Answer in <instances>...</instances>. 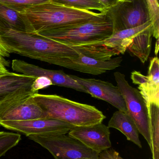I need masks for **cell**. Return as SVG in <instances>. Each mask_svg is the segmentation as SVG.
Masks as SVG:
<instances>
[{
    "label": "cell",
    "instance_id": "obj_1",
    "mask_svg": "<svg viewBox=\"0 0 159 159\" xmlns=\"http://www.w3.org/2000/svg\"><path fill=\"white\" fill-rule=\"evenodd\" d=\"M0 34L10 54L56 65L62 59L78 57V53L71 47L37 34L2 29Z\"/></svg>",
    "mask_w": 159,
    "mask_h": 159
},
{
    "label": "cell",
    "instance_id": "obj_2",
    "mask_svg": "<svg viewBox=\"0 0 159 159\" xmlns=\"http://www.w3.org/2000/svg\"><path fill=\"white\" fill-rule=\"evenodd\" d=\"M21 13L30 20L35 33L98 20L106 15V12H95L51 1L29 7Z\"/></svg>",
    "mask_w": 159,
    "mask_h": 159
},
{
    "label": "cell",
    "instance_id": "obj_3",
    "mask_svg": "<svg viewBox=\"0 0 159 159\" xmlns=\"http://www.w3.org/2000/svg\"><path fill=\"white\" fill-rule=\"evenodd\" d=\"M35 101L44 110L46 118L58 120L73 127L102 123L106 118L95 107L71 101L56 94H33Z\"/></svg>",
    "mask_w": 159,
    "mask_h": 159
},
{
    "label": "cell",
    "instance_id": "obj_4",
    "mask_svg": "<svg viewBox=\"0 0 159 159\" xmlns=\"http://www.w3.org/2000/svg\"><path fill=\"white\" fill-rule=\"evenodd\" d=\"M113 33V23L106 14L104 18L98 20L36 34L72 47L100 42Z\"/></svg>",
    "mask_w": 159,
    "mask_h": 159
},
{
    "label": "cell",
    "instance_id": "obj_5",
    "mask_svg": "<svg viewBox=\"0 0 159 159\" xmlns=\"http://www.w3.org/2000/svg\"><path fill=\"white\" fill-rule=\"evenodd\" d=\"M152 26L151 21L132 29L114 33L105 40L75 46L73 48L78 53L99 61L109 60L114 56L124 54L138 34Z\"/></svg>",
    "mask_w": 159,
    "mask_h": 159
},
{
    "label": "cell",
    "instance_id": "obj_6",
    "mask_svg": "<svg viewBox=\"0 0 159 159\" xmlns=\"http://www.w3.org/2000/svg\"><path fill=\"white\" fill-rule=\"evenodd\" d=\"M28 138L48 150L55 159H98L99 153L66 134L30 135Z\"/></svg>",
    "mask_w": 159,
    "mask_h": 159
},
{
    "label": "cell",
    "instance_id": "obj_7",
    "mask_svg": "<svg viewBox=\"0 0 159 159\" xmlns=\"http://www.w3.org/2000/svg\"><path fill=\"white\" fill-rule=\"evenodd\" d=\"M114 76L117 86L126 102L128 114L136 124L139 134L143 136L150 146L149 116L144 99L138 89L129 84L124 74L116 72Z\"/></svg>",
    "mask_w": 159,
    "mask_h": 159
},
{
    "label": "cell",
    "instance_id": "obj_8",
    "mask_svg": "<svg viewBox=\"0 0 159 159\" xmlns=\"http://www.w3.org/2000/svg\"><path fill=\"white\" fill-rule=\"evenodd\" d=\"M114 33L142 26L150 21L146 0L119 2L106 10Z\"/></svg>",
    "mask_w": 159,
    "mask_h": 159
},
{
    "label": "cell",
    "instance_id": "obj_9",
    "mask_svg": "<svg viewBox=\"0 0 159 159\" xmlns=\"http://www.w3.org/2000/svg\"><path fill=\"white\" fill-rule=\"evenodd\" d=\"M1 126L26 135L66 134L74 127L66 122L49 118H39L21 121H1Z\"/></svg>",
    "mask_w": 159,
    "mask_h": 159
},
{
    "label": "cell",
    "instance_id": "obj_10",
    "mask_svg": "<svg viewBox=\"0 0 159 159\" xmlns=\"http://www.w3.org/2000/svg\"><path fill=\"white\" fill-rule=\"evenodd\" d=\"M32 95L18 96L1 103L0 121L46 118L44 112L35 101Z\"/></svg>",
    "mask_w": 159,
    "mask_h": 159
},
{
    "label": "cell",
    "instance_id": "obj_11",
    "mask_svg": "<svg viewBox=\"0 0 159 159\" xmlns=\"http://www.w3.org/2000/svg\"><path fill=\"white\" fill-rule=\"evenodd\" d=\"M12 70L19 74L37 77L44 76L50 79L54 85L71 88L78 91L88 93L86 89L77 81L62 70H52L30 64L21 60H13Z\"/></svg>",
    "mask_w": 159,
    "mask_h": 159
},
{
    "label": "cell",
    "instance_id": "obj_12",
    "mask_svg": "<svg viewBox=\"0 0 159 159\" xmlns=\"http://www.w3.org/2000/svg\"><path fill=\"white\" fill-rule=\"evenodd\" d=\"M70 75L84 87L92 97L105 101L119 111L128 112L125 100L117 86L101 80L85 79Z\"/></svg>",
    "mask_w": 159,
    "mask_h": 159
},
{
    "label": "cell",
    "instance_id": "obj_13",
    "mask_svg": "<svg viewBox=\"0 0 159 159\" xmlns=\"http://www.w3.org/2000/svg\"><path fill=\"white\" fill-rule=\"evenodd\" d=\"M68 135L79 140L86 147L99 154L112 146L110 129L102 122L90 126L73 127Z\"/></svg>",
    "mask_w": 159,
    "mask_h": 159
},
{
    "label": "cell",
    "instance_id": "obj_14",
    "mask_svg": "<svg viewBox=\"0 0 159 159\" xmlns=\"http://www.w3.org/2000/svg\"><path fill=\"white\" fill-rule=\"evenodd\" d=\"M78 54V57L75 58L62 59L58 63V66L84 73L99 75L121 66L123 60L122 57H119L102 61Z\"/></svg>",
    "mask_w": 159,
    "mask_h": 159
},
{
    "label": "cell",
    "instance_id": "obj_15",
    "mask_svg": "<svg viewBox=\"0 0 159 159\" xmlns=\"http://www.w3.org/2000/svg\"><path fill=\"white\" fill-rule=\"evenodd\" d=\"M36 78L10 72L0 75V103L14 97L36 93L32 89Z\"/></svg>",
    "mask_w": 159,
    "mask_h": 159
},
{
    "label": "cell",
    "instance_id": "obj_16",
    "mask_svg": "<svg viewBox=\"0 0 159 159\" xmlns=\"http://www.w3.org/2000/svg\"><path fill=\"white\" fill-rule=\"evenodd\" d=\"M2 29L35 33L30 20L24 14L0 2V30Z\"/></svg>",
    "mask_w": 159,
    "mask_h": 159
},
{
    "label": "cell",
    "instance_id": "obj_17",
    "mask_svg": "<svg viewBox=\"0 0 159 159\" xmlns=\"http://www.w3.org/2000/svg\"><path fill=\"white\" fill-rule=\"evenodd\" d=\"M138 89L147 105L151 102L159 105V61L157 57L150 60L147 80L139 85Z\"/></svg>",
    "mask_w": 159,
    "mask_h": 159
},
{
    "label": "cell",
    "instance_id": "obj_18",
    "mask_svg": "<svg viewBox=\"0 0 159 159\" xmlns=\"http://www.w3.org/2000/svg\"><path fill=\"white\" fill-rule=\"evenodd\" d=\"M107 127L116 129L121 132L128 141L132 142L142 148V144L139 138V132L136 124L128 112L118 110L113 114Z\"/></svg>",
    "mask_w": 159,
    "mask_h": 159
},
{
    "label": "cell",
    "instance_id": "obj_19",
    "mask_svg": "<svg viewBox=\"0 0 159 159\" xmlns=\"http://www.w3.org/2000/svg\"><path fill=\"white\" fill-rule=\"evenodd\" d=\"M152 36L153 30L151 26L133 38L127 51L138 57L142 63H145L151 52Z\"/></svg>",
    "mask_w": 159,
    "mask_h": 159
},
{
    "label": "cell",
    "instance_id": "obj_20",
    "mask_svg": "<svg viewBox=\"0 0 159 159\" xmlns=\"http://www.w3.org/2000/svg\"><path fill=\"white\" fill-rule=\"evenodd\" d=\"M149 116L150 148L153 159H159V105L154 103L147 105Z\"/></svg>",
    "mask_w": 159,
    "mask_h": 159
},
{
    "label": "cell",
    "instance_id": "obj_21",
    "mask_svg": "<svg viewBox=\"0 0 159 159\" xmlns=\"http://www.w3.org/2000/svg\"><path fill=\"white\" fill-rule=\"evenodd\" d=\"M51 2L81 9L97 12H106L105 7L98 0H51Z\"/></svg>",
    "mask_w": 159,
    "mask_h": 159
},
{
    "label": "cell",
    "instance_id": "obj_22",
    "mask_svg": "<svg viewBox=\"0 0 159 159\" xmlns=\"http://www.w3.org/2000/svg\"><path fill=\"white\" fill-rule=\"evenodd\" d=\"M21 140L19 134L8 132H0V158L11 148L18 144Z\"/></svg>",
    "mask_w": 159,
    "mask_h": 159
},
{
    "label": "cell",
    "instance_id": "obj_23",
    "mask_svg": "<svg viewBox=\"0 0 159 159\" xmlns=\"http://www.w3.org/2000/svg\"><path fill=\"white\" fill-rule=\"evenodd\" d=\"M150 21L152 23L153 36L156 39L159 38V5L158 0H146Z\"/></svg>",
    "mask_w": 159,
    "mask_h": 159
},
{
    "label": "cell",
    "instance_id": "obj_24",
    "mask_svg": "<svg viewBox=\"0 0 159 159\" xmlns=\"http://www.w3.org/2000/svg\"><path fill=\"white\" fill-rule=\"evenodd\" d=\"M50 2L51 0H0V2L20 12L29 7Z\"/></svg>",
    "mask_w": 159,
    "mask_h": 159
},
{
    "label": "cell",
    "instance_id": "obj_25",
    "mask_svg": "<svg viewBox=\"0 0 159 159\" xmlns=\"http://www.w3.org/2000/svg\"><path fill=\"white\" fill-rule=\"evenodd\" d=\"M10 54L0 34V75L6 74L9 72L7 70L9 63L6 58L9 57Z\"/></svg>",
    "mask_w": 159,
    "mask_h": 159
},
{
    "label": "cell",
    "instance_id": "obj_26",
    "mask_svg": "<svg viewBox=\"0 0 159 159\" xmlns=\"http://www.w3.org/2000/svg\"><path fill=\"white\" fill-rule=\"evenodd\" d=\"M52 85V81L47 77L39 76L36 77L34 81L32 84V89L34 92L38 93L39 90L47 88Z\"/></svg>",
    "mask_w": 159,
    "mask_h": 159
},
{
    "label": "cell",
    "instance_id": "obj_27",
    "mask_svg": "<svg viewBox=\"0 0 159 159\" xmlns=\"http://www.w3.org/2000/svg\"><path fill=\"white\" fill-rule=\"evenodd\" d=\"M98 159H124L114 149L104 150L99 154Z\"/></svg>",
    "mask_w": 159,
    "mask_h": 159
},
{
    "label": "cell",
    "instance_id": "obj_28",
    "mask_svg": "<svg viewBox=\"0 0 159 159\" xmlns=\"http://www.w3.org/2000/svg\"><path fill=\"white\" fill-rule=\"evenodd\" d=\"M105 7L106 10L117 3L118 0H98Z\"/></svg>",
    "mask_w": 159,
    "mask_h": 159
},
{
    "label": "cell",
    "instance_id": "obj_29",
    "mask_svg": "<svg viewBox=\"0 0 159 159\" xmlns=\"http://www.w3.org/2000/svg\"><path fill=\"white\" fill-rule=\"evenodd\" d=\"M159 39H157V41L156 43V47H155V53L156 55H157L158 53L159 49Z\"/></svg>",
    "mask_w": 159,
    "mask_h": 159
},
{
    "label": "cell",
    "instance_id": "obj_30",
    "mask_svg": "<svg viewBox=\"0 0 159 159\" xmlns=\"http://www.w3.org/2000/svg\"><path fill=\"white\" fill-rule=\"evenodd\" d=\"M119 2H125V1H130V0H118Z\"/></svg>",
    "mask_w": 159,
    "mask_h": 159
},
{
    "label": "cell",
    "instance_id": "obj_31",
    "mask_svg": "<svg viewBox=\"0 0 159 159\" xmlns=\"http://www.w3.org/2000/svg\"><path fill=\"white\" fill-rule=\"evenodd\" d=\"M1 124H0V127H1Z\"/></svg>",
    "mask_w": 159,
    "mask_h": 159
}]
</instances>
